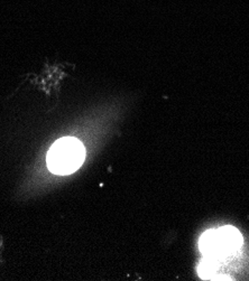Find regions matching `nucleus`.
<instances>
[{"instance_id":"1","label":"nucleus","mask_w":249,"mask_h":281,"mask_svg":"<svg viewBox=\"0 0 249 281\" xmlns=\"http://www.w3.org/2000/svg\"><path fill=\"white\" fill-rule=\"evenodd\" d=\"M86 150L80 140L71 137L59 139L53 143L47 154L46 163L52 172L56 175H69L83 164Z\"/></svg>"},{"instance_id":"2","label":"nucleus","mask_w":249,"mask_h":281,"mask_svg":"<svg viewBox=\"0 0 249 281\" xmlns=\"http://www.w3.org/2000/svg\"><path fill=\"white\" fill-rule=\"evenodd\" d=\"M242 246L240 232L234 226L226 225L217 230H209L200 237L199 248L206 259L219 260L232 255Z\"/></svg>"}]
</instances>
